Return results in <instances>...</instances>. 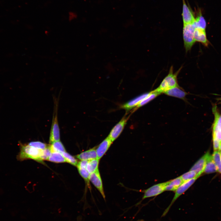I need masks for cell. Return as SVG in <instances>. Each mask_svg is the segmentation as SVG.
Returning a JSON list of instances; mask_svg holds the SVG:
<instances>
[{"mask_svg":"<svg viewBox=\"0 0 221 221\" xmlns=\"http://www.w3.org/2000/svg\"><path fill=\"white\" fill-rule=\"evenodd\" d=\"M161 94L156 91L155 90L151 91L150 94L147 97L144 99L136 107V108H138L153 100Z\"/></svg>","mask_w":221,"mask_h":221,"instance_id":"21","label":"cell"},{"mask_svg":"<svg viewBox=\"0 0 221 221\" xmlns=\"http://www.w3.org/2000/svg\"><path fill=\"white\" fill-rule=\"evenodd\" d=\"M193 23L196 28H199L205 29L206 26V21L201 14H199L198 15L195 19V21Z\"/></svg>","mask_w":221,"mask_h":221,"instance_id":"24","label":"cell"},{"mask_svg":"<svg viewBox=\"0 0 221 221\" xmlns=\"http://www.w3.org/2000/svg\"><path fill=\"white\" fill-rule=\"evenodd\" d=\"M168 181L157 184L151 186L143 192L144 194L142 200L156 196L165 191L166 186Z\"/></svg>","mask_w":221,"mask_h":221,"instance_id":"6","label":"cell"},{"mask_svg":"<svg viewBox=\"0 0 221 221\" xmlns=\"http://www.w3.org/2000/svg\"><path fill=\"white\" fill-rule=\"evenodd\" d=\"M66 162L75 166H77L78 163L77 160L74 157L66 152L62 153Z\"/></svg>","mask_w":221,"mask_h":221,"instance_id":"25","label":"cell"},{"mask_svg":"<svg viewBox=\"0 0 221 221\" xmlns=\"http://www.w3.org/2000/svg\"><path fill=\"white\" fill-rule=\"evenodd\" d=\"M20 151L17 156V159L20 161L28 159H32L39 162L42 160L41 156L43 150L38 149L29 145L28 144L19 143Z\"/></svg>","mask_w":221,"mask_h":221,"instance_id":"1","label":"cell"},{"mask_svg":"<svg viewBox=\"0 0 221 221\" xmlns=\"http://www.w3.org/2000/svg\"><path fill=\"white\" fill-rule=\"evenodd\" d=\"M99 160L96 158L87 161L86 168L90 174L94 172L99 169L98 166Z\"/></svg>","mask_w":221,"mask_h":221,"instance_id":"20","label":"cell"},{"mask_svg":"<svg viewBox=\"0 0 221 221\" xmlns=\"http://www.w3.org/2000/svg\"><path fill=\"white\" fill-rule=\"evenodd\" d=\"M113 142L108 136L98 145L96 149L97 159L100 160L108 149Z\"/></svg>","mask_w":221,"mask_h":221,"instance_id":"12","label":"cell"},{"mask_svg":"<svg viewBox=\"0 0 221 221\" xmlns=\"http://www.w3.org/2000/svg\"><path fill=\"white\" fill-rule=\"evenodd\" d=\"M150 92L142 94L123 104L121 108L126 110H130L136 107L144 99L147 97Z\"/></svg>","mask_w":221,"mask_h":221,"instance_id":"13","label":"cell"},{"mask_svg":"<svg viewBox=\"0 0 221 221\" xmlns=\"http://www.w3.org/2000/svg\"><path fill=\"white\" fill-rule=\"evenodd\" d=\"M183 182L180 176L169 180L165 187V191H175Z\"/></svg>","mask_w":221,"mask_h":221,"instance_id":"18","label":"cell"},{"mask_svg":"<svg viewBox=\"0 0 221 221\" xmlns=\"http://www.w3.org/2000/svg\"><path fill=\"white\" fill-rule=\"evenodd\" d=\"M86 167L77 168L81 176L88 184L90 174L87 171Z\"/></svg>","mask_w":221,"mask_h":221,"instance_id":"27","label":"cell"},{"mask_svg":"<svg viewBox=\"0 0 221 221\" xmlns=\"http://www.w3.org/2000/svg\"><path fill=\"white\" fill-rule=\"evenodd\" d=\"M208 152L200 158L192 166L190 170L195 171L199 177L204 172L206 159Z\"/></svg>","mask_w":221,"mask_h":221,"instance_id":"11","label":"cell"},{"mask_svg":"<svg viewBox=\"0 0 221 221\" xmlns=\"http://www.w3.org/2000/svg\"><path fill=\"white\" fill-rule=\"evenodd\" d=\"M89 180L96 188L104 199L105 200V196L103 190L102 181L99 169L90 174Z\"/></svg>","mask_w":221,"mask_h":221,"instance_id":"8","label":"cell"},{"mask_svg":"<svg viewBox=\"0 0 221 221\" xmlns=\"http://www.w3.org/2000/svg\"><path fill=\"white\" fill-rule=\"evenodd\" d=\"M77 158L81 161H89L97 158L95 148H93L83 152L76 156Z\"/></svg>","mask_w":221,"mask_h":221,"instance_id":"16","label":"cell"},{"mask_svg":"<svg viewBox=\"0 0 221 221\" xmlns=\"http://www.w3.org/2000/svg\"><path fill=\"white\" fill-rule=\"evenodd\" d=\"M128 119V117L122 118L112 129L108 136L112 142L115 140L122 132Z\"/></svg>","mask_w":221,"mask_h":221,"instance_id":"9","label":"cell"},{"mask_svg":"<svg viewBox=\"0 0 221 221\" xmlns=\"http://www.w3.org/2000/svg\"><path fill=\"white\" fill-rule=\"evenodd\" d=\"M220 101H221V97L220 98Z\"/></svg>","mask_w":221,"mask_h":221,"instance_id":"32","label":"cell"},{"mask_svg":"<svg viewBox=\"0 0 221 221\" xmlns=\"http://www.w3.org/2000/svg\"><path fill=\"white\" fill-rule=\"evenodd\" d=\"M182 68V67H180L174 73L173 72V67L171 66L168 74L162 81L159 86L155 90L161 94L169 89L179 86L177 77Z\"/></svg>","mask_w":221,"mask_h":221,"instance_id":"2","label":"cell"},{"mask_svg":"<svg viewBox=\"0 0 221 221\" xmlns=\"http://www.w3.org/2000/svg\"><path fill=\"white\" fill-rule=\"evenodd\" d=\"M198 178L197 177H196L191 180L184 182L175 191V195L170 204L164 211L162 216H165L167 214L175 201L194 183Z\"/></svg>","mask_w":221,"mask_h":221,"instance_id":"5","label":"cell"},{"mask_svg":"<svg viewBox=\"0 0 221 221\" xmlns=\"http://www.w3.org/2000/svg\"><path fill=\"white\" fill-rule=\"evenodd\" d=\"M47 160L58 163L66 162L62 154L58 152L52 153Z\"/></svg>","mask_w":221,"mask_h":221,"instance_id":"22","label":"cell"},{"mask_svg":"<svg viewBox=\"0 0 221 221\" xmlns=\"http://www.w3.org/2000/svg\"><path fill=\"white\" fill-rule=\"evenodd\" d=\"M196 27L194 23L183 25V36L184 47L186 52L190 50L196 42L194 32Z\"/></svg>","mask_w":221,"mask_h":221,"instance_id":"4","label":"cell"},{"mask_svg":"<svg viewBox=\"0 0 221 221\" xmlns=\"http://www.w3.org/2000/svg\"><path fill=\"white\" fill-rule=\"evenodd\" d=\"M220 152V153H221V152Z\"/></svg>","mask_w":221,"mask_h":221,"instance_id":"33","label":"cell"},{"mask_svg":"<svg viewBox=\"0 0 221 221\" xmlns=\"http://www.w3.org/2000/svg\"><path fill=\"white\" fill-rule=\"evenodd\" d=\"M183 25L193 23L195 20L193 13L188 5L185 0H183L182 13V14Z\"/></svg>","mask_w":221,"mask_h":221,"instance_id":"10","label":"cell"},{"mask_svg":"<svg viewBox=\"0 0 221 221\" xmlns=\"http://www.w3.org/2000/svg\"><path fill=\"white\" fill-rule=\"evenodd\" d=\"M56 109L53 116L49 136V142L51 144L60 140V131L58 121L57 107Z\"/></svg>","mask_w":221,"mask_h":221,"instance_id":"7","label":"cell"},{"mask_svg":"<svg viewBox=\"0 0 221 221\" xmlns=\"http://www.w3.org/2000/svg\"><path fill=\"white\" fill-rule=\"evenodd\" d=\"M137 221H144L143 219H140L138 220Z\"/></svg>","mask_w":221,"mask_h":221,"instance_id":"31","label":"cell"},{"mask_svg":"<svg viewBox=\"0 0 221 221\" xmlns=\"http://www.w3.org/2000/svg\"><path fill=\"white\" fill-rule=\"evenodd\" d=\"M52 152L49 147V145L45 149L43 150V153L41 156L42 161L47 160L48 159L51 155Z\"/></svg>","mask_w":221,"mask_h":221,"instance_id":"29","label":"cell"},{"mask_svg":"<svg viewBox=\"0 0 221 221\" xmlns=\"http://www.w3.org/2000/svg\"><path fill=\"white\" fill-rule=\"evenodd\" d=\"M217 171H218L217 169L213 160L212 155H211L208 152L204 172L205 173L209 174Z\"/></svg>","mask_w":221,"mask_h":221,"instance_id":"17","label":"cell"},{"mask_svg":"<svg viewBox=\"0 0 221 221\" xmlns=\"http://www.w3.org/2000/svg\"><path fill=\"white\" fill-rule=\"evenodd\" d=\"M214 119L212 126L213 142H218L221 144V112L216 105L212 108Z\"/></svg>","mask_w":221,"mask_h":221,"instance_id":"3","label":"cell"},{"mask_svg":"<svg viewBox=\"0 0 221 221\" xmlns=\"http://www.w3.org/2000/svg\"><path fill=\"white\" fill-rule=\"evenodd\" d=\"M184 182L197 177L196 173L194 171L190 170L180 176Z\"/></svg>","mask_w":221,"mask_h":221,"instance_id":"26","label":"cell"},{"mask_svg":"<svg viewBox=\"0 0 221 221\" xmlns=\"http://www.w3.org/2000/svg\"><path fill=\"white\" fill-rule=\"evenodd\" d=\"M212 157L217 169V171L221 173V155L219 150L215 151Z\"/></svg>","mask_w":221,"mask_h":221,"instance_id":"23","label":"cell"},{"mask_svg":"<svg viewBox=\"0 0 221 221\" xmlns=\"http://www.w3.org/2000/svg\"><path fill=\"white\" fill-rule=\"evenodd\" d=\"M49 145L51 152L62 153L66 152L65 149L62 143L59 141L53 142Z\"/></svg>","mask_w":221,"mask_h":221,"instance_id":"19","label":"cell"},{"mask_svg":"<svg viewBox=\"0 0 221 221\" xmlns=\"http://www.w3.org/2000/svg\"><path fill=\"white\" fill-rule=\"evenodd\" d=\"M219 150L220 152H221V144H220V145Z\"/></svg>","mask_w":221,"mask_h":221,"instance_id":"30","label":"cell"},{"mask_svg":"<svg viewBox=\"0 0 221 221\" xmlns=\"http://www.w3.org/2000/svg\"><path fill=\"white\" fill-rule=\"evenodd\" d=\"M28 144L31 146L41 150L45 149L48 146L46 144L39 141L32 142L29 143Z\"/></svg>","mask_w":221,"mask_h":221,"instance_id":"28","label":"cell"},{"mask_svg":"<svg viewBox=\"0 0 221 221\" xmlns=\"http://www.w3.org/2000/svg\"><path fill=\"white\" fill-rule=\"evenodd\" d=\"M163 93L171 96L184 100L187 93L179 86L169 89Z\"/></svg>","mask_w":221,"mask_h":221,"instance_id":"14","label":"cell"},{"mask_svg":"<svg viewBox=\"0 0 221 221\" xmlns=\"http://www.w3.org/2000/svg\"><path fill=\"white\" fill-rule=\"evenodd\" d=\"M194 38L196 42H200L205 46H208L209 42L207 38L205 29L195 28L194 32Z\"/></svg>","mask_w":221,"mask_h":221,"instance_id":"15","label":"cell"}]
</instances>
